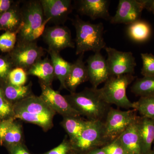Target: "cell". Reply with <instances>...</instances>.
<instances>
[{
	"mask_svg": "<svg viewBox=\"0 0 154 154\" xmlns=\"http://www.w3.org/2000/svg\"><path fill=\"white\" fill-rule=\"evenodd\" d=\"M64 97L80 115L91 121H103L111 107L100 96L98 88H86L79 93H70Z\"/></svg>",
	"mask_w": 154,
	"mask_h": 154,
	"instance_id": "cell-1",
	"label": "cell"
},
{
	"mask_svg": "<svg viewBox=\"0 0 154 154\" xmlns=\"http://www.w3.org/2000/svg\"><path fill=\"white\" fill-rule=\"evenodd\" d=\"M72 24L76 33V55L88 51L100 52L101 50L106 47L103 38L104 26L102 23L92 24L83 21L77 16L73 19Z\"/></svg>",
	"mask_w": 154,
	"mask_h": 154,
	"instance_id": "cell-2",
	"label": "cell"
},
{
	"mask_svg": "<svg viewBox=\"0 0 154 154\" xmlns=\"http://www.w3.org/2000/svg\"><path fill=\"white\" fill-rule=\"evenodd\" d=\"M136 77L133 75L125 74L110 76L101 89H98L99 95L109 105L128 109L132 108L133 104L128 98L126 90L134 81Z\"/></svg>",
	"mask_w": 154,
	"mask_h": 154,
	"instance_id": "cell-3",
	"label": "cell"
},
{
	"mask_svg": "<svg viewBox=\"0 0 154 154\" xmlns=\"http://www.w3.org/2000/svg\"><path fill=\"white\" fill-rule=\"evenodd\" d=\"M71 144L73 151L79 154H87L106 145L104 122L88 120L81 136Z\"/></svg>",
	"mask_w": 154,
	"mask_h": 154,
	"instance_id": "cell-4",
	"label": "cell"
},
{
	"mask_svg": "<svg viewBox=\"0 0 154 154\" xmlns=\"http://www.w3.org/2000/svg\"><path fill=\"white\" fill-rule=\"evenodd\" d=\"M136 110L123 111L110 107L104 122L105 138L107 144L115 140L137 119Z\"/></svg>",
	"mask_w": 154,
	"mask_h": 154,
	"instance_id": "cell-5",
	"label": "cell"
},
{
	"mask_svg": "<svg viewBox=\"0 0 154 154\" xmlns=\"http://www.w3.org/2000/svg\"><path fill=\"white\" fill-rule=\"evenodd\" d=\"M44 48L38 46L36 41H17L13 50L8 54L14 67L28 70L45 54Z\"/></svg>",
	"mask_w": 154,
	"mask_h": 154,
	"instance_id": "cell-6",
	"label": "cell"
},
{
	"mask_svg": "<svg viewBox=\"0 0 154 154\" xmlns=\"http://www.w3.org/2000/svg\"><path fill=\"white\" fill-rule=\"evenodd\" d=\"M22 24L17 41H22L41 26L44 20L40 1H30L21 8Z\"/></svg>",
	"mask_w": 154,
	"mask_h": 154,
	"instance_id": "cell-7",
	"label": "cell"
},
{
	"mask_svg": "<svg viewBox=\"0 0 154 154\" xmlns=\"http://www.w3.org/2000/svg\"><path fill=\"white\" fill-rule=\"evenodd\" d=\"M107 54V66L110 76L134 74L135 59L131 52L119 51L111 47H105Z\"/></svg>",
	"mask_w": 154,
	"mask_h": 154,
	"instance_id": "cell-8",
	"label": "cell"
},
{
	"mask_svg": "<svg viewBox=\"0 0 154 154\" xmlns=\"http://www.w3.org/2000/svg\"><path fill=\"white\" fill-rule=\"evenodd\" d=\"M41 88L40 97L55 113L64 116H80L79 113L72 107L64 96L54 91L51 86L39 81Z\"/></svg>",
	"mask_w": 154,
	"mask_h": 154,
	"instance_id": "cell-9",
	"label": "cell"
},
{
	"mask_svg": "<svg viewBox=\"0 0 154 154\" xmlns=\"http://www.w3.org/2000/svg\"><path fill=\"white\" fill-rule=\"evenodd\" d=\"M145 8V1L120 0L115 15L110 18V23L130 25L140 20Z\"/></svg>",
	"mask_w": 154,
	"mask_h": 154,
	"instance_id": "cell-10",
	"label": "cell"
},
{
	"mask_svg": "<svg viewBox=\"0 0 154 154\" xmlns=\"http://www.w3.org/2000/svg\"><path fill=\"white\" fill-rule=\"evenodd\" d=\"M42 37L48 45V50L60 53L68 48H75L70 31L65 26L57 25L46 28Z\"/></svg>",
	"mask_w": 154,
	"mask_h": 154,
	"instance_id": "cell-11",
	"label": "cell"
},
{
	"mask_svg": "<svg viewBox=\"0 0 154 154\" xmlns=\"http://www.w3.org/2000/svg\"><path fill=\"white\" fill-rule=\"evenodd\" d=\"M45 19H50V22L63 24L66 21L72 10L70 0H41Z\"/></svg>",
	"mask_w": 154,
	"mask_h": 154,
	"instance_id": "cell-12",
	"label": "cell"
},
{
	"mask_svg": "<svg viewBox=\"0 0 154 154\" xmlns=\"http://www.w3.org/2000/svg\"><path fill=\"white\" fill-rule=\"evenodd\" d=\"M88 77L92 88H97L110 77L107 61L100 52L95 53L87 60Z\"/></svg>",
	"mask_w": 154,
	"mask_h": 154,
	"instance_id": "cell-13",
	"label": "cell"
},
{
	"mask_svg": "<svg viewBox=\"0 0 154 154\" xmlns=\"http://www.w3.org/2000/svg\"><path fill=\"white\" fill-rule=\"evenodd\" d=\"M15 119L11 118L0 122V143L10 147L22 143L23 130L22 125Z\"/></svg>",
	"mask_w": 154,
	"mask_h": 154,
	"instance_id": "cell-14",
	"label": "cell"
},
{
	"mask_svg": "<svg viewBox=\"0 0 154 154\" xmlns=\"http://www.w3.org/2000/svg\"><path fill=\"white\" fill-rule=\"evenodd\" d=\"M78 11L93 20L110 19L108 9L110 1L107 0H81L78 2Z\"/></svg>",
	"mask_w": 154,
	"mask_h": 154,
	"instance_id": "cell-15",
	"label": "cell"
},
{
	"mask_svg": "<svg viewBox=\"0 0 154 154\" xmlns=\"http://www.w3.org/2000/svg\"><path fill=\"white\" fill-rule=\"evenodd\" d=\"M84 54L72 63L71 69L65 82L66 90L70 93H75L78 86L89 80L87 66L83 61Z\"/></svg>",
	"mask_w": 154,
	"mask_h": 154,
	"instance_id": "cell-16",
	"label": "cell"
},
{
	"mask_svg": "<svg viewBox=\"0 0 154 154\" xmlns=\"http://www.w3.org/2000/svg\"><path fill=\"white\" fill-rule=\"evenodd\" d=\"M137 123L143 154H149L154 142V120L138 116Z\"/></svg>",
	"mask_w": 154,
	"mask_h": 154,
	"instance_id": "cell-17",
	"label": "cell"
},
{
	"mask_svg": "<svg viewBox=\"0 0 154 154\" xmlns=\"http://www.w3.org/2000/svg\"><path fill=\"white\" fill-rule=\"evenodd\" d=\"M14 105V109L23 110L30 114L55 115L56 113L40 96L33 95L17 102Z\"/></svg>",
	"mask_w": 154,
	"mask_h": 154,
	"instance_id": "cell-18",
	"label": "cell"
},
{
	"mask_svg": "<svg viewBox=\"0 0 154 154\" xmlns=\"http://www.w3.org/2000/svg\"><path fill=\"white\" fill-rule=\"evenodd\" d=\"M137 119L118 138L128 154H143L138 132Z\"/></svg>",
	"mask_w": 154,
	"mask_h": 154,
	"instance_id": "cell-19",
	"label": "cell"
},
{
	"mask_svg": "<svg viewBox=\"0 0 154 154\" xmlns=\"http://www.w3.org/2000/svg\"><path fill=\"white\" fill-rule=\"evenodd\" d=\"M22 24L21 8L19 2H15L8 11L0 16V30L19 31Z\"/></svg>",
	"mask_w": 154,
	"mask_h": 154,
	"instance_id": "cell-20",
	"label": "cell"
},
{
	"mask_svg": "<svg viewBox=\"0 0 154 154\" xmlns=\"http://www.w3.org/2000/svg\"><path fill=\"white\" fill-rule=\"evenodd\" d=\"M27 72L28 75L38 77L39 81L50 86L55 78L53 67L48 57L36 62Z\"/></svg>",
	"mask_w": 154,
	"mask_h": 154,
	"instance_id": "cell-21",
	"label": "cell"
},
{
	"mask_svg": "<svg viewBox=\"0 0 154 154\" xmlns=\"http://www.w3.org/2000/svg\"><path fill=\"white\" fill-rule=\"evenodd\" d=\"M51 57V61L54 70L55 77L60 82V90L66 89L65 82L71 69L72 63H70L62 57L60 53L47 50Z\"/></svg>",
	"mask_w": 154,
	"mask_h": 154,
	"instance_id": "cell-22",
	"label": "cell"
},
{
	"mask_svg": "<svg viewBox=\"0 0 154 154\" xmlns=\"http://www.w3.org/2000/svg\"><path fill=\"white\" fill-rule=\"evenodd\" d=\"M14 118L36 125L47 131L52 127L53 119L54 115L50 114H30L23 110L14 109Z\"/></svg>",
	"mask_w": 154,
	"mask_h": 154,
	"instance_id": "cell-23",
	"label": "cell"
},
{
	"mask_svg": "<svg viewBox=\"0 0 154 154\" xmlns=\"http://www.w3.org/2000/svg\"><path fill=\"white\" fill-rule=\"evenodd\" d=\"M4 85L2 87L4 96L9 102H17L33 95L32 93V84L30 82L27 85L22 86L12 85L7 81L3 82Z\"/></svg>",
	"mask_w": 154,
	"mask_h": 154,
	"instance_id": "cell-24",
	"label": "cell"
},
{
	"mask_svg": "<svg viewBox=\"0 0 154 154\" xmlns=\"http://www.w3.org/2000/svg\"><path fill=\"white\" fill-rule=\"evenodd\" d=\"M87 121L83 120L80 116L63 117L61 125L68 135L71 143L74 142L81 136L85 127Z\"/></svg>",
	"mask_w": 154,
	"mask_h": 154,
	"instance_id": "cell-25",
	"label": "cell"
},
{
	"mask_svg": "<svg viewBox=\"0 0 154 154\" xmlns=\"http://www.w3.org/2000/svg\"><path fill=\"white\" fill-rule=\"evenodd\" d=\"M128 25V34L133 41L141 43L150 38L151 27L148 22L140 19Z\"/></svg>",
	"mask_w": 154,
	"mask_h": 154,
	"instance_id": "cell-26",
	"label": "cell"
},
{
	"mask_svg": "<svg viewBox=\"0 0 154 154\" xmlns=\"http://www.w3.org/2000/svg\"><path fill=\"white\" fill-rule=\"evenodd\" d=\"M131 91L140 97L154 96V76L137 79L131 86Z\"/></svg>",
	"mask_w": 154,
	"mask_h": 154,
	"instance_id": "cell-27",
	"label": "cell"
},
{
	"mask_svg": "<svg viewBox=\"0 0 154 154\" xmlns=\"http://www.w3.org/2000/svg\"><path fill=\"white\" fill-rule=\"evenodd\" d=\"M133 104V109L138 112L142 116L154 120V96L140 97Z\"/></svg>",
	"mask_w": 154,
	"mask_h": 154,
	"instance_id": "cell-28",
	"label": "cell"
},
{
	"mask_svg": "<svg viewBox=\"0 0 154 154\" xmlns=\"http://www.w3.org/2000/svg\"><path fill=\"white\" fill-rule=\"evenodd\" d=\"M19 31L11 32L7 31L0 35V51L8 53L13 50L17 42V35Z\"/></svg>",
	"mask_w": 154,
	"mask_h": 154,
	"instance_id": "cell-29",
	"label": "cell"
},
{
	"mask_svg": "<svg viewBox=\"0 0 154 154\" xmlns=\"http://www.w3.org/2000/svg\"><path fill=\"white\" fill-rule=\"evenodd\" d=\"M28 75L27 71L24 69L14 67L9 73L7 82L12 85H25L28 81Z\"/></svg>",
	"mask_w": 154,
	"mask_h": 154,
	"instance_id": "cell-30",
	"label": "cell"
},
{
	"mask_svg": "<svg viewBox=\"0 0 154 154\" xmlns=\"http://www.w3.org/2000/svg\"><path fill=\"white\" fill-rule=\"evenodd\" d=\"M143 61L141 74L144 77L154 76V55L152 54H141Z\"/></svg>",
	"mask_w": 154,
	"mask_h": 154,
	"instance_id": "cell-31",
	"label": "cell"
},
{
	"mask_svg": "<svg viewBox=\"0 0 154 154\" xmlns=\"http://www.w3.org/2000/svg\"><path fill=\"white\" fill-rule=\"evenodd\" d=\"M14 107L4 96H0V120L14 118Z\"/></svg>",
	"mask_w": 154,
	"mask_h": 154,
	"instance_id": "cell-32",
	"label": "cell"
},
{
	"mask_svg": "<svg viewBox=\"0 0 154 154\" xmlns=\"http://www.w3.org/2000/svg\"><path fill=\"white\" fill-rule=\"evenodd\" d=\"M14 68L8 54L6 56H0V80L2 82L7 81L9 73Z\"/></svg>",
	"mask_w": 154,
	"mask_h": 154,
	"instance_id": "cell-33",
	"label": "cell"
},
{
	"mask_svg": "<svg viewBox=\"0 0 154 154\" xmlns=\"http://www.w3.org/2000/svg\"><path fill=\"white\" fill-rule=\"evenodd\" d=\"M103 147L106 154H128L118 138Z\"/></svg>",
	"mask_w": 154,
	"mask_h": 154,
	"instance_id": "cell-34",
	"label": "cell"
},
{
	"mask_svg": "<svg viewBox=\"0 0 154 154\" xmlns=\"http://www.w3.org/2000/svg\"><path fill=\"white\" fill-rule=\"evenodd\" d=\"M72 151V144L69 140L66 137L60 144L54 148L44 153L40 154H69Z\"/></svg>",
	"mask_w": 154,
	"mask_h": 154,
	"instance_id": "cell-35",
	"label": "cell"
},
{
	"mask_svg": "<svg viewBox=\"0 0 154 154\" xmlns=\"http://www.w3.org/2000/svg\"><path fill=\"white\" fill-rule=\"evenodd\" d=\"M50 19H44L43 23L40 27H38L36 30H34L32 33H30V35H28L26 38L22 41H28L34 42L36 41L37 38H39L40 36L43 35L45 30V26L46 24L50 21Z\"/></svg>",
	"mask_w": 154,
	"mask_h": 154,
	"instance_id": "cell-36",
	"label": "cell"
},
{
	"mask_svg": "<svg viewBox=\"0 0 154 154\" xmlns=\"http://www.w3.org/2000/svg\"><path fill=\"white\" fill-rule=\"evenodd\" d=\"M9 149L10 154H31L23 143L9 147Z\"/></svg>",
	"mask_w": 154,
	"mask_h": 154,
	"instance_id": "cell-37",
	"label": "cell"
},
{
	"mask_svg": "<svg viewBox=\"0 0 154 154\" xmlns=\"http://www.w3.org/2000/svg\"><path fill=\"white\" fill-rule=\"evenodd\" d=\"M14 2L12 0H0V16L8 11Z\"/></svg>",
	"mask_w": 154,
	"mask_h": 154,
	"instance_id": "cell-38",
	"label": "cell"
},
{
	"mask_svg": "<svg viewBox=\"0 0 154 154\" xmlns=\"http://www.w3.org/2000/svg\"><path fill=\"white\" fill-rule=\"evenodd\" d=\"M148 11L154 14V0L145 1V8Z\"/></svg>",
	"mask_w": 154,
	"mask_h": 154,
	"instance_id": "cell-39",
	"label": "cell"
},
{
	"mask_svg": "<svg viewBox=\"0 0 154 154\" xmlns=\"http://www.w3.org/2000/svg\"><path fill=\"white\" fill-rule=\"evenodd\" d=\"M87 154H106L103 147L94 149L93 150L89 152Z\"/></svg>",
	"mask_w": 154,
	"mask_h": 154,
	"instance_id": "cell-40",
	"label": "cell"
},
{
	"mask_svg": "<svg viewBox=\"0 0 154 154\" xmlns=\"http://www.w3.org/2000/svg\"><path fill=\"white\" fill-rule=\"evenodd\" d=\"M0 96H4V94H3V91L2 87L0 86Z\"/></svg>",
	"mask_w": 154,
	"mask_h": 154,
	"instance_id": "cell-41",
	"label": "cell"
},
{
	"mask_svg": "<svg viewBox=\"0 0 154 154\" xmlns=\"http://www.w3.org/2000/svg\"><path fill=\"white\" fill-rule=\"evenodd\" d=\"M149 154H154V147L152 149L150 153Z\"/></svg>",
	"mask_w": 154,
	"mask_h": 154,
	"instance_id": "cell-42",
	"label": "cell"
},
{
	"mask_svg": "<svg viewBox=\"0 0 154 154\" xmlns=\"http://www.w3.org/2000/svg\"><path fill=\"white\" fill-rule=\"evenodd\" d=\"M69 154H79L75 152L74 151H72L70 152Z\"/></svg>",
	"mask_w": 154,
	"mask_h": 154,
	"instance_id": "cell-43",
	"label": "cell"
},
{
	"mask_svg": "<svg viewBox=\"0 0 154 154\" xmlns=\"http://www.w3.org/2000/svg\"><path fill=\"white\" fill-rule=\"evenodd\" d=\"M153 143L154 144V143Z\"/></svg>",
	"mask_w": 154,
	"mask_h": 154,
	"instance_id": "cell-44",
	"label": "cell"
}]
</instances>
